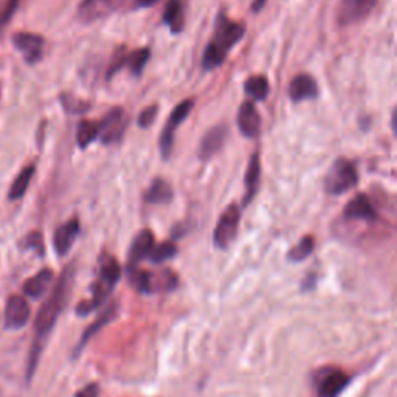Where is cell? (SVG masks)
Instances as JSON below:
<instances>
[{"mask_svg": "<svg viewBox=\"0 0 397 397\" xmlns=\"http://www.w3.org/2000/svg\"><path fill=\"white\" fill-rule=\"evenodd\" d=\"M73 277H75V267L72 264V266L66 267L63 275H61V278L58 279L55 289H53V292L47 298V301L39 309L36 320H34V332H36V337H34L33 341L29 368H26V382H30L33 378V374L36 371L38 361L43 348V343H46V339L48 337L51 329L55 328L58 316L64 311V307L68 301L70 290H72V284H73Z\"/></svg>", "mask_w": 397, "mask_h": 397, "instance_id": "6da1fadb", "label": "cell"}, {"mask_svg": "<svg viewBox=\"0 0 397 397\" xmlns=\"http://www.w3.org/2000/svg\"><path fill=\"white\" fill-rule=\"evenodd\" d=\"M121 278V267L115 258L104 254L100 259V273L98 278L92 284L91 292L92 298L89 301H83L76 306V314L79 316H86L96 311L100 306L104 304L105 299L110 297V294L115 289L117 282Z\"/></svg>", "mask_w": 397, "mask_h": 397, "instance_id": "7a4b0ae2", "label": "cell"}, {"mask_svg": "<svg viewBox=\"0 0 397 397\" xmlns=\"http://www.w3.org/2000/svg\"><path fill=\"white\" fill-rule=\"evenodd\" d=\"M244 25L228 21L225 16H220L216 24L215 38L208 43L204 55V67L213 70L225 61L228 50L244 36Z\"/></svg>", "mask_w": 397, "mask_h": 397, "instance_id": "3957f363", "label": "cell"}, {"mask_svg": "<svg viewBox=\"0 0 397 397\" xmlns=\"http://www.w3.org/2000/svg\"><path fill=\"white\" fill-rule=\"evenodd\" d=\"M359 182V174L352 162L339 158L334 162L332 167L326 175V190L329 194H343L348 190L354 188Z\"/></svg>", "mask_w": 397, "mask_h": 397, "instance_id": "277c9868", "label": "cell"}, {"mask_svg": "<svg viewBox=\"0 0 397 397\" xmlns=\"http://www.w3.org/2000/svg\"><path fill=\"white\" fill-rule=\"evenodd\" d=\"M239 220L241 211L234 204L224 211V215L220 216L215 230L216 247H219V249H227V247L233 242L237 233V227H239Z\"/></svg>", "mask_w": 397, "mask_h": 397, "instance_id": "5b68a950", "label": "cell"}, {"mask_svg": "<svg viewBox=\"0 0 397 397\" xmlns=\"http://www.w3.org/2000/svg\"><path fill=\"white\" fill-rule=\"evenodd\" d=\"M192 105H194L192 100H187V101L180 103L177 108L174 109V112L171 113L170 120H167L163 134L160 137V151H162V155L165 158H167L171 154L175 129H177L182 125V123L187 120V117L190 115L191 110H192Z\"/></svg>", "mask_w": 397, "mask_h": 397, "instance_id": "8992f818", "label": "cell"}, {"mask_svg": "<svg viewBox=\"0 0 397 397\" xmlns=\"http://www.w3.org/2000/svg\"><path fill=\"white\" fill-rule=\"evenodd\" d=\"M125 2L126 0H83L78 8V16L84 22H95L115 13Z\"/></svg>", "mask_w": 397, "mask_h": 397, "instance_id": "52a82bcc", "label": "cell"}, {"mask_svg": "<svg viewBox=\"0 0 397 397\" xmlns=\"http://www.w3.org/2000/svg\"><path fill=\"white\" fill-rule=\"evenodd\" d=\"M31 316V307L29 301L21 295H11L5 306V328L10 331H19L25 328Z\"/></svg>", "mask_w": 397, "mask_h": 397, "instance_id": "ba28073f", "label": "cell"}, {"mask_svg": "<svg viewBox=\"0 0 397 397\" xmlns=\"http://www.w3.org/2000/svg\"><path fill=\"white\" fill-rule=\"evenodd\" d=\"M349 383V377L341 369H326L316 383L319 397H339Z\"/></svg>", "mask_w": 397, "mask_h": 397, "instance_id": "9c48e42d", "label": "cell"}, {"mask_svg": "<svg viewBox=\"0 0 397 397\" xmlns=\"http://www.w3.org/2000/svg\"><path fill=\"white\" fill-rule=\"evenodd\" d=\"M123 130H125V113L120 108L112 109L98 123V137L105 145L118 141L123 135Z\"/></svg>", "mask_w": 397, "mask_h": 397, "instance_id": "30bf717a", "label": "cell"}, {"mask_svg": "<svg viewBox=\"0 0 397 397\" xmlns=\"http://www.w3.org/2000/svg\"><path fill=\"white\" fill-rule=\"evenodd\" d=\"M376 0H341L339 10V22L341 25H349L359 22L371 13Z\"/></svg>", "mask_w": 397, "mask_h": 397, "instance_id": "8fae6325", "label": "cell"}, {"mask_svg": "<svg viewBox=\"0 0 397 397\" xmlns=\"http://www.w3.org/2000/svg\"><path fill=\"white\" fill-rule=\"evenodd\" d=\"M13 43L14 47L22 53V56L25 58L26 63L34 64L41 59L43 51V39L38 36V34H31V33L14 34Z\"/></svg>", "mask_w": 397, "mask_h": 397, "instance_id": "7c38bea8", "label": "cell"}, {"mask_svg": "<svg viewBox=\"0 0 397 397\" xmlns=\"http://www.w3.org/2000/svg\"><path fill=\"white\" fill-rule=\"evenodd\" d=\"M289 95L290 100L294 103L316 98V96H319V84H316V81L311 75H298L292 79V83H290Z\"/></svg>", "mask_w": 397, "mask_h": 397, "instance_id": "4fadbf2b", "label": "cell"}, {"mask_svg": "<svg viewBox=\"0 0 397 397\" xmlns=\"http://www.w3.org/2000/svg\"><path fill=\"white\" fill-rule=\"evenodd\" d=\"M79 234V220L78 219H72L68 220L67 224L61 225L55 237H53V244H55V250L59 254V257H66V254L72 249L76 237Z\"/></svg>", "mask_w": 397, "mask_h": 397, "instance_id": "5bb4252c", "label": "cell"}, {"mask_svg": "<svg viewBox=\"0 0 397 397\" xmlns=\"http://www.w3.org/2000/svg\"><path fill=\"white\" fill-rule=\"evenodd\" d=\"M237 125H239V129L245 137L252 138L258 135L261 128V117L257 105L252 101H245L241 105L239 113H237Z\"/></svg>", "mask_w": 397, "mask_h": 397, "instance_id": "9a60e30c", "label": "cell"}, {"mask_svg": "<svg viewBox=\"0 0 397 397\" xmlns=\"http://www.w3.org/2000/svg\"><path fill=\"white\" fill-rule=\"evenodd\" d=\"M117 312H118V304L117 303H112L108 309H105V311H103V314L100 315V319L96 320L93 324H91L89 328L84 331L81 340H79V343H78L75 351H73V359H76L79 354H81L87 343H89L93 339V335L98 334L104 328V326H108L113 319H115Z\"/></svg>", "mask_w": 397, "mask_h": 397, "instance_id": "2e32d148", "label": "cell"}, {"mask_svg": "<svg viewBox=\"0 0 397 397\" xmlns=\"http://www.w3.org/2000/svg\"><path fill=\"white\" fill-rule=\"evenodd\" d=\"M343 216L346 219H361V220H373L377 217L376 210L365 194H357V196L348 202V205L343 210Z\"/></svg>", "mask_w": 397, "mask_h": 397, "instance_id": "e0dca14e", "label": "cell"}, {"mask_svg": "<svg viewBox=\"0 0 397 397\" xmlns=\"http://www.w3.org/2000/svg\"><path fill=\"white\" fill-rule=\"evenodd\" d=\"M154 249V234L149 230L140 232L129 249V267H135L140 261L149 257Z\"/></svg>", "mask_w": 397, "mask_h": 397, "instance_id": "ac0fdd59", "label": "cell"}, {"mask_svg": "<svg viewBox=\"0 0 397 397\" xmlns=\"http://www.w3.org/2000/svg\"><path fill=\"white\" fill-rule=\"evenodd\" d=\"M51 282H53V270L42 269L41 272L36 273V275L24 282V294L29 298L39 299L46 295L48 287L51 286Z\"/></svg>", "mask_w": 397, "mask_h": 397, "instance_id": "d6986e66", "label": "cell"}, {"mask_svg": "<svg viewBox=\"0 0 397 397\" xmlns=\"http://www.w3.org/2000/svg\"><path fill=\"white\" fill-rule=\"evenodd\" d=\"M259 175H261L259 155L253 154L252 158H250V162H249V167H247V174H245V197H244L245 205L249 204V202L254 197V194H257V191H258Z\"/></svg>", "mask_w": 397, "mask_h": 397, "instance_id": "ffe728a7", "label": "cell"}, {"mask_svg": "<svg viewBox=\"0 0 397 397\" xmlns=\"http://www.w3.org/2000/svg\"><path fill=\"white\" fill-rule=\"evenodd\" d=\"M163 22L170 25L172 33H180L185 25L183 16V2L182 0H167L163 13Z\"/></svg>", "mask_w": 397, "mask_h": 397, "instance_id": "44dd1931", "label": "cell"}, {"mask_svg": "<svg viewBox=\"0 0 397 397\" xmlns=\"http://www.w3.org/2000/svg\"><path fill=\"white\" fill-rule=\"evenodd\" d=\"M225 140V129L224 128H213L208 130V134L202 140L200 145V157L202 158H210L213 157L220 148L224 145Z\"/></svg>", "mask_w": 397, "mask_h": 397, "instance_id": "7402d4cb", "label": "cell"}, {"mask_svg": "<svg viewBox=\"0 0 397 397\" xmlns=\"http://www.w3.org/2000/svg\"><path fill=\"white\" fill-rule=\"evenodd\" d=\"M171 185L163 179H157L145 194V200L149 204H167L172 199Z\"/></svg>", "mask_w": 397, "mask_h": 397, "instance_id": "603a6c76", "label": "cell"}, {"mask_svg": "<svg viewBox=\"0 0 397 397\" xmlns=\"http://www.w3.org/2000/svg\"><path fill=\"white\" fill-rule=\"evenodd\" d=\"M34 175V166L30 165L24 167V170L19 172V175L14 179L11 188H10V199L16 200V199H21L24 194L26 192L30 187V182Z\"/></svg>", "mask_w": 397, "mask_h": 397, "instance_id": "cb8c5ba5", "label": "cell"}, {"mask_svg": "<svg viewBox=\"0 0 397 397\" xmlns=\"http://www.w3.org/2000/svg\"><path fill=\"white\" fill-rule=\"evenodd\" d=\"M245 92L250 95L254 100H266L269 93V81L266 76H252L247 79L245 83Z\"/></svg>", "mask_w": 397, "mask_h": 397, "instance_id": "d4e9b609", "label": "cell"}, {"mask_svg": "<svg viewBox=\"0 0 397 397\" xmlns=\"http://www.w3.org/2000/svg\"><path fill=\"white\" fill-rule=\"evenodd\" d=\"M314 247H315V241L312 236H304L301 241H299L292 250L289 252L287 258L294 262H301L306 258H309L314 252Z\"/></svg>", "mask_w": 397, "mask_h": 397, "instance_id": "484cf974", "label": "cell"}, {"mask_svg": "<svg viewBox=\"0 0 397 397\" xmlns=\"http://www.w3.org/2000/svg\"><path fill=\"white\" fill-rule=\"evenodd\" d=\"M98 138V123L93 121H83L78 126V134L76 141L81 148L89 146L93 140Z\"/></svg>", "mask_w": 397, "mask_h": 397, "instance_id": "4316f807", "label": "cell"}, {"mask_svg": "<svg viewBox=\"0 0 397 397\" xmlns=\"http://www.w3.org/2000/svg\"><path fill=\"white\" fill-rule=\"evenodd\" d=\"M177 254V247H175L172 242H163L160 245H154V249L149 253V259L154 264H160L165 262L167 259L174 258Z\"/></svg>", "mask_w": 397, "mask_h": 397, "instance_id": "83f0119b", "label": "cell"}, {"mask_svg": "<svg viewBox=\"0 0 397 397\" xmlns=\"http://www.w3.org/2000/svg\"><path fill=\"white\" fill-rule=\"evenodd\" d=\"M149 59V50L148 48H140L134 53H130L129 56H126V64L129 66L130 72L134 75H140L141 70L146 66Z\"/></svg>", "mask_w": 397, "mask_h": 397, "instance_id": "f1b7e54d", "label": "cell"}, {"mask_svg": "<svg viewBox=\"0 0 397 397\" xmlns=\"http://www.w3.org/2000/svg\"><path fill=\"white\" fill-rule=\"evenodd\" d=\"M157 105H149V108H146L143 112L140 113V117H138V125L140 128H149L154 123L155 117H157Z\"/></svg>", "mask_w": 397, "mask_h": 397, "instance_id": "f546056e", "label": "cell"}, {"mask_svg": "<svg viewBox=\"0 0 397 397\" xmlns=\"http://www.w3.org/2000/svg\"><path fill=\"white\" fill-rule=\"evenodd\" d=\"M19 4H21V0H8V2L5 4L2 14H0V25H5L10 22L13 14L16 13L17 8H19Z\"/></svg>", "mask_w": 397, "mask_h": 397, "instance_id": "4dcf8cb0", "label": "cell"}, {"mask_svg": "<svg viewBox=\"0 0 397 397\" xmlns=\"http://www.w3.org/2000/svg\"><path fill=\"white\" fill-rule=\"evenodd\" d=\"M25 245L29 247V249H34L38 250L39 254L43 253V244H42V236L39 233H33L29 237H26Z\"/></svg>", "mask_w": 397, "mask_h": 397, "instance_id": "1f68e13d", "label": "cell"}, {"mask_svg": "<svg viewBox=\"0 0 397 397\" xmlns=\"http://www.w3.org/2000/svg\"><path fill=\"white\" fill-rule=\"evenodd\" d=\"M100 394V388L96 383H89L86 385L83 390H79L75 397H98Z\"/></svg>", "mask_w": 397, "mask_h": 397, "instance_id": "d6a6232c", "label": "cell"}, {"mask_svg": "<svg viewBox=\"0 0 397 397\" xmlns=\"http://www.w3.org/2000/svg\"><path fill=\"white\" fill-rule=\"evenodd\" d=\"M157 2H158V0H135V6L137 8H146V6H151Z\"/></svg>", "mask_w": 397, "mask_h": 397, "instance_id": "836d02e7", "label": "cell"}, {"mask_svg": "<svg viewBox=\"0 0 397 397\" xmlns=\"http://www.w3.org/2000/svg\"><path fill=\"white\" fill-rule=\"evenodd\" d=\"M264 2H266V0H257V2L253 4V11H259L262 5H264Z\"/></svg>", "mask_w": 397, "mask_h": 397, "instance_id": "e575fe53", "label": "cell"}]
</instances>
